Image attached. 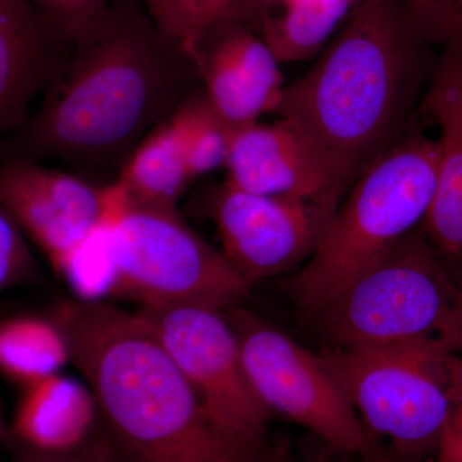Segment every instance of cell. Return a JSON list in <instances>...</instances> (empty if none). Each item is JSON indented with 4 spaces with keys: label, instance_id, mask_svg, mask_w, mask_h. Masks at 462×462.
<instances>
[{
    "label": "cell",
    "instance_id": "4316f807",
    "mask_svg": "<svg viewBox=\"0 0 462 462\" xmlns=\"http://www.w3.org/2000/svg\"><path fill=\"white\" fill-rule=\"evenodd\" d=\"M320 462H396L393 456L375 448L369 455H348L327 446V451L318 455Z\"/></svg>",
    "mask_w": 462,
    "mask_h": 462
},
{
    "label": "cell",
    "instance_id": "f546056e",
    "mask_svg": "<svg viewBox=\"0 0 462 462\" xmlns=\"http://www.w3.org/2000/svg\"><path fill=\"white\" fill-rule=\"evenodd\" d=\"M455 281L457 282L458 287H460L462 291V258L460 263L457 264V273H456Z\"/></svg>",
    "mask_w": 462,
    "mask_h": 462
},
{
    "label": "cell",
    "instance_id": "6da1fadb",
    "mask_svg": "<svg viewBox=\"0 0 462 462\" xmlns=\"http://www.w3.org/2000/svg\"><path fill=\"white\" fill-rule=\"evenodd\" d=\"M199 83L193 58L158 30L141 0H115L72 44L38 111L0 141V158L121 169Z\"/></svg>",
    "mask_w": 462,
    "mask_h": 462
},
{
    "label": "cell",
    "instance_id": "52a82bcc",
    "mask_svg": "<svg viewBox=\"0 0 462 462\" xmlns=\"http://www.w3.org/2000/svg\"><path fill=\"white\" fill-rule=\"evenodd\" d=\"M114 296L141 306L193 305L226 311L251 285L185 223L176 208L130 205L112 225Z\"/></svg>",
    "mask_w": 462,
    "mask_h": 462
},
{
    "label": "cell",
    "instance_id": "44dd1931",
    "mask_svg": "<svg viewBox=\"0 0 462 462\" xmlns=\"http://www.w3.org/2000/svg\"><path fill=\"white\" fill-rule=\"evenodd\" d=\"M169 120L180 139L191 181L226 165L234 130L216 114L202 88L182 100Z\"/></svg>",
    "mask_w": 462,
    "mask_h": 462
},
{
    "label": "cell",
    "instance_id": "8fae6325",
    "mask_svg": "<svg viewBox=\"0 0 462 462\" xmlns=\"http://www.w3.org/2000/svg\"><path fill=\"white\" fill-rule=\"evenodd\" d=\"M0 203L42 249L54 273L106 221V187L29 161L0 162Z\"/></svg>",
    "mask_w": 462,
    "mask_h": 462
},
{
    "label": "cell",
    "instance_id": "1f68e13d",
    "mask_svg": "<svg viewBox=\"0 0 462 462\" xmlns=\"http://www.w3.org/2000/svg\"><path fill=\"white\" fill-rule=\"evenodd\" d=\"M312 462H319L318 460H312Z\"/></svg>",
    "mask_w": 462,
    "mask_h": 462
},
{
    "label": "cell",
    "instance_id": "7c38bea8",
    "mask_svg": "<svg viewBox=\"0 0 462 462\" xmlns=\"http://www.w3.org/2000/svg\"><path fill=\"white\" fill-rule=\"evenodd\" d=\"M191 58L207 100L234 132L275 112L285 87L281 62L256 30L218 27Z\"/></svg>",
    "mask_w": 462,
    "mask_h": 462
},
{
    "label": "cell",
    "instance_id": "cb8c5ba5",
    "mask_svg": "<svg viewBox=\"0 0 462 462\" xmlns=\"http://www.w3.org/2000/svg\"><path fill=\"white\" fill-rule=\"evenodd\" d=\"M42 16L74 44L106 16L115 0H32Z\"/></svg>",
    "mask_w": 462,
    "mask_h": 462
},
{
    "label": "cell",
    "instance_id": "d4e9b609",
    "mask_svg": "<svg viewBox=\"0 0 462 462\" xmlns=\"http://www.w3.org/2000/svg\"><path fill=\"white\" fill-rule=\"evenodd\" d=\"M410 14L430 42L462 38V0H404Z\"/></svg>",
    "mask_w": 462,
    "mask_h": 462
},
{
    "label": "cell",
    "instance_id": "9c48e42d",
    "mask_svg": "<svg viewBox=\"0 0 462 462\" xmlns=\"http://www.w3.org/2000/svg\"><path fill=\"white\" fill-rule=\"evenodd\" d=\"M136 314L191 385L216 424L234 436L267 440L272 412L254 393L225 311L193 305L141 306Z\"/></svg>",
    "mask_w": 462,
    "mask_h": 462
},
{
    "label": "cell",
    "instance_id": "484cf974",
    "mask_svg": "<svg viewBox=\"0 0 462 462\" xmlns=\"http://www.w3.org/2000/svg\"><path fill=\"white\" fill-rule=\"evenodd\" d=\"M5 449L14 462H118L102 422L83 445L63 452H47L23 445L8 433Z\"/></svg>",
    "mask_w": 462,
    "mask_h": 462
},
{
    "label": "cell",
    "instance_id": "ffe728a7",
    "mask_svg": "<svg viewBox=\"0 0 462 462\" xmlns=\"http://www.w3.org/2000/svg\"><path fill=\"white\" fill-rule=\"evenodd\" d=\"M71 363L69 342L51 316L0 321V373L29 387Z\"/></svg>",
    "mask_w": 462,
    "mask_h": 462
},
{
    "label": "cell",
    "instance_id": "5bb4252c",
    "mask_svg": "<svg viewBox=\"0 0 462 462\" xmlns=\"http://www.w3.org/2000/svg\"><path fill=\"white\" fill-rule=\"evenodd\" d=\"M420 111L439 127L437 185L422 230L446 263L462 258V38L447 42Z\"/></svg>",
    "mask_w": 462,
    "mask_h": 462
},
{
    "label": "cell",
    "instance_id": "7402d4cb",
    "mask_svg": "<svg viewBox=\"0 0 462 462\" xmlns=\"http://www.w3.org/2000/svg\"><path fill=\"white\" fill-rule=\"evenodd\" d=\"M98 225L67 256L57 275L69 285L74 300L81 302H103L115 294L117 282L112 225Z\"/></svg>",
    "mask_w": 462,
    "mask_h": 462
},
{
    "label": "cell",
    "instance_id": "ac0fdd59",
    "mask_svg": "<svg viewBox=\"0 0 462 462\" xmlns=\"http://www.w3.org/2000/svg\"><path fill=\"white\" fill-rule=\"evenodd\" d=\"M154 25L185 53L221 26L243 25L258 33L273 0H141Z\"/></svg>",
    "mask_w": 462,
    "mask_h": 462
},
{
    "label": "cell",
    "instance_id": "277c9868",
    "mask_svg": "<svg viewBox=\"0 0 462 462\" xmlns=\"http://www.w3.org/2000/svg\"><path fill=\"white\" fill-rule=\"evenodd\" d=\"M437 142L418 124L351 185L306 266L284 282L309 318L424 223L437 185Z\"/></svg>",
    "mask_w": 462,
    "mask_h": 462
},
{
    "label": "cell",
    "instance_id": "603a6c76",
    "mask_svg": "<svg viewBox=\"0 0 462 462\" xmlns=\"http://www.w3.org/2000/svg\"><path fill=\"white\" fill-rule=\"evenodd\" d=\"M41 272L25 238V231L0 203V293L39 281Z\"/></svg>",
    "mask_w": 462,
    "mask_h": 462
},
{
    "label": "cell",
    "instance_id": "f1b7e54d",
    "mask_svg": "<svg viewBox=\"0 0 462 462\" xmlns=\"http://www.w3.org/2000/svg\"><path fill=\"white\" fill-rule=\"evenodd\" d=\"M9 433V421L5 419V411L0 407V458H2L3 451L5 449V443Z\"/></svg>",
    "mask_w": 462,
    "mask_h": 462
},
{
    "label": "cell",
    "instance_id": "d6986e66",
    "mask_svg": "<svg viewBox=\"0 0 462 462\" xmlns=\"http://www.w3.org/2000/svg\"><path fill=\"white\" fill-rule=\"evenodd\" d=\"M357 0H273L260 35L279 62L305 60L320 50Z\"/></svg>",
    "mask_w": 462,
    "mask_h": 462
},
{
    "label": "cell",
    "instance_id": "2e32d148",
    "mask_svg": "<svg viewBox=\"0 0 462 462\" xmlns=\"http://www.w3.org/2000/svg\"><path fill=\"white\" fill-rule=\"evenodd\" d=\"M100 424L98 406L87 383L56 375L26 387L9 434L23 445L47 452L74 449Z\"/></svg>",
    "mask_w": 462,
    "mask_h": 462
},
{
    "label": "cell",
    "instance_id": "9a60e30c",
    "mask_svg": "<svg viewBox=\"0 0 462 462\" xmlns=\"http://www.w3.org/2000/svg\"><path fill=\"white\" fill-rule=\"evenodd\" d=\"M71 47L32 0H0V141L26 123Z\"/></svg>",
    "mask_w": 462,
    "mask_h": 462
},
{
    "label": "cell",
    "instance_id": "5b68a950",
    "mask_svg": "<svg viewBox=\"0 0 462 462\" xmlns=\"http://www.w3.org/2000/svg\"><path fill=\"white\" fill-rule=\"evenodd\" d=\"M320 358L343 385L375 448L431 462L462 401V357L430 343L330 348Z\"/></svg>",
    "mask_w": 462,
    "mask_h": 462
},
{
    "label": "cell",
    "instance_id": "ba28073f",
    "mask_svg": "<svg viewBox=\"0 0 462 462\" xmlns=\"http://www.w3.org/2000/svg\"><path fill=\"white\" fill-rule=\"evenodd\" d=\"M238 338L249 383L270 412H279L348 455L375 449L348 394L320 356L242 305L225 311Z\"/></svg>",
    "mask_w": 462,
    "mask_h": 462
},
{
    "label": "cell",
    "instance_id": "83f0119b",
    "mask_svg": "<svg viewBox=\"0 0 462 462\" xmlns=\"http://www.w3.org/2000/svg\"><path fill=\"white\" fill-rule=\"evenodd\" d=\"M264 462H312L311 460H303L291 448L289 440L282 439L273 443L272 454Z\"/></svg>",
    "mask_w": 462,
    "mask_h": 462
},
{
    "label": "cell",
    "instance_id": "e0dca14e",
    "mask_svg": "<svg viewBox=\"0 0 462 462\" xmlns=\"http://www.w3.org/2000/svg\"><path fill=\"white\" fill-rule=\"evenodd\" d=\"M116 180L133 205L176 208L191 179L180 139L169 118L136 145Z\"/></svg>",
    "mask_w": 462,
    "mask_h": 462
},
{
    "label": "cell",
    "instance_id": "4dcf8cb0",
    "mask_svg": "<svg viewBox=\"0 0 462 462\" xmlns=\"http://www.w3.org/2000/svg\"><path fill=\"white\" fill-rule=\"evenodd\" d=\"M396 462H406V461H401V460H398V458H396Z\"/></svg>",
    "mask_w": 462,
    "mask_h": 462
},
{
    "label": "cell",
    "instance_id": "4fadbf2b",
    "mask_svg": "<svg viewBox=\"0 0 462 462\" xmlns=\"http://www.w3.org/2000/svg\"><path fill=\"white\" fill-rule=\"evenodd\" d=\"M225 167V181L249 193L320 199L346 191L310 143L282 118L236 130Z\"/></svg>",
    "mask_w": 462,
    "mask_h": 462
},
{
    "label": "cell",
    "instance_id": "3957f363",
    "mask_svg": "<svg viewBox=\"0 0 462 462\" xmlns=\"http://www.w3.org/2000/svg\"><path fill=\"white\" fill-rule=\"evenodd\" d=\"M51 316L118 462H264L272 454L269 439H245L212 420L136 311L69 300Z\"/></svg>",
    "mask_w": 462,
    "mask_h": 462
},
{
    "label": "cell",
    "instance_id": "30bf717a",
    "mask_svg": "<svg viewBox=\"0 0 462 462\" xmlns=\"http://www.w3.org/2000/svg\"><path fill=\"white\" fill-rule=\"evenodd\" d=\"M340 199L263 196L224 181L212 193L209 215L217 227L224 256L254 287L311 258Z\"/></svg>",
    "mask_w": 462,
    "mask_h": 462
},
{
    "label": "cell",
    "instance_id": "8992f818",
    "mask_svg": "<svg viewBox=\"0 0 462 462\" xmlns=\"http://www.w3.org/2000/svg\"><path fill=\"white\" fill-rule=\"evenodd\" d=\"M311 318L331 348L430 343L462 354V291L422 226Z\"/></svg>",
    "mask_w": 462,
    "mask_h": 462
},
{
    "label": "cell",
    "instance_id": "7a4b0ae2",
    "mask_svg": "<svg viewBox=\"0 0 462 462\" xmlns=\"http://www.w3.org/2000/svg\"><path fill=\"white\" fill-rule=\"evenodd\" d=\"M430 42L404 0H357L320 60L284 87L273 114L346 190L411 126L437 65Z\"/></svg>",
    "mask_w": 462,
    "mask_h": 462
}]
</instances>
